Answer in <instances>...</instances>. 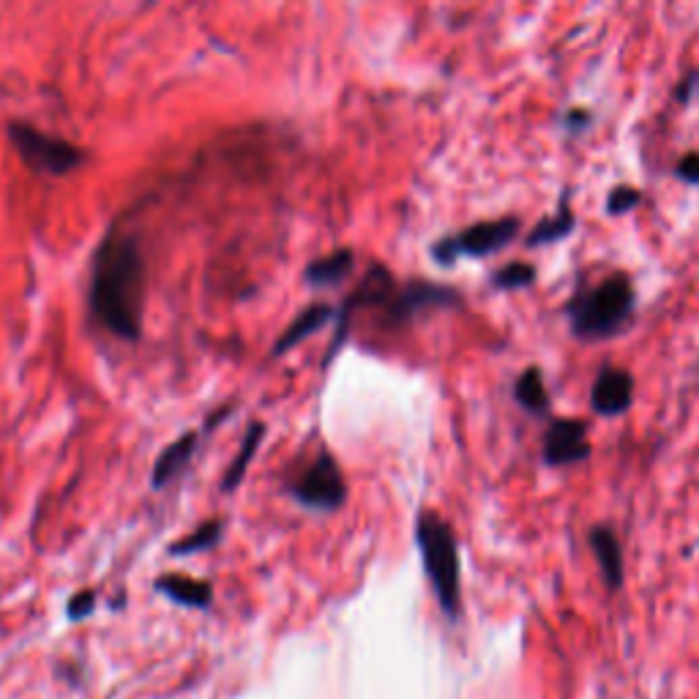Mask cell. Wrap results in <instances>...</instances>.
<instances>
[{
    "instance_id": "6da1fadb",
    "label": "cell",
    "mask_w": 699,
    "mask_h": 699,
    "mask_svg": "<svg viewBox=\"0 0 699 699\" xmlns=\"http://www.w3.org/2000/svg\"><path fill=\"white\" fill-rule=\"evenodd\" d=\"M142 284H145V263L140 243L123 232H110L94 260L90 309L118 339L129 342L140 339Z\"/></svg>"
},
{
    "instance_id": "7a4b0ae2",
    "label": "cell",
    "mask_w": 699,
    "mask_h": 699,
    "mask_svg": "<svg viewBox=\"0 0 699 699\" xmlns=\"http://www.w3.org/2000/svg\"><path fill=\"white\" fill-rule=\"evenodd\" d=\"M631 312H634V287L626 274L610 276L568 306L574 334L579 339L612 337L626 326Z\"/></svg>"
},
{
    "instance_id": "3957f363",
    "label": "cell",
    "mask_w": 699,
    "mask_h": 699,
    "mask_svg": "<svg viewBox=\"0 0 699 699\" xmlns=\"http://www.w3.org/2000/svg\"><path fill=\"white\" fill-rule=\"evenodd\" d=\"M416 538L421 547V558L424 568L432 579L440 607L454 615L459 607V553L457 538H454L451 527L440 520L437 514H421Z\"/></svg>"
},
{
    "instance_id": "277c9868",
    "label": "cell",
    "mask_w": 699,
    "mask_h": 699,
    "mask_svg": "<svg viewBox=\"0 0 699 699\" xmlns=\"http://www.w3.org/2000/svg\"><path fill=\"white\" fill-rule=\"evenodd\" d=\"M9 140L14 142L22 162L39 175H66L85 159V151L74 142L44 134L42 129L28 123H9Z\"/></svg>"
},
{
    "instance_id": "5b68a950",
    "label": "cell",
    "mask_w": 699,
    "mask_h": 699,
    "mask_svg": "<svg viewBox=\"0 0 699 699\" xmlns=\"http://www.w3.org/2000/svg\"><path fill=\"white\" fill-rule=\"evenodd\" d=\"M520 232V221L514 216L498 221H479V225L468 227V230L448 236L432 249L437 263L451 265L457 258H484V254L503 249L511 238Z\"/></svg>"
},
{
    "instance_id": "8992f818",
    "label": "cell",
    "mask_w": 699,
    "mask_h": 699,
    "mask_svg": "<svg viewBox=\"0 0 699 699\" xmlns=\"http://www.w3.org/2000/svg\"><path fill=\"white\" fill-rule=\"evenodd\" d=\"M295 500L306 509L337 511L348 498L345 476L331 454H320L295 484Z\"/></svg>"
},
{
    "instance_id": "52a82bcc",
    "label": "cell",
    "mask_w": 699,
    "mask_h": 699,
    "mask_svg": "<svg viewBox=\"0 0 699 699\" xmlns=\"http://www.w3.org/2000/svg\"><path fill=\"white\" fill-rule=\"evenodd\" d=\"M590 457V446L585 440L582 421H555L544 437V462L547 465H574Z\"/></svg>"
},
{
    "instance_id": "ba28073f",
    "label": "cell",
    "mask_w": 699,
    "mask_h": 699,
    "mask_svg": "<svg viewBox=\"0 0 699 699\" xmlns=\"http://www.w3.org/2000/svg\"><path fill=\"white\" fill-rule=\"evenodd\" d=\"M631 396H634V380L626 369L604 367L596 378L593 391H590V402L593 411L601 416H621L623 411L631 407Z\"/></svg>"
},
{
    "instance_id": "9c48e42d",
    "label": "cell",
    "mask_w": 699,
    "mask_h": 699,
    "mask_svg": "<svg viewBox=\"0 0 699 699\" xmlns=\"http://www.w3.org/2000/svg\"><path fill=\"white\" fill-rule=\"evenodd\" d=\"M195 448H197L195 432H186V435H181L173 446L164 448L156 459V468H153V487L162 490V487H167L175 476L184 473L186 465H189L192 457H195Z\"/></svg>"
},
{
    "instance_id": "30bf717a",
    "label": "cell",
    "mask_w": 699,
    "mask_h": 699,
    "mask_svg": "<svg viewBox=\"0 0 699 699\" xmlns=\"http://www.w3.org/2000/svg\"><path fill=\"white\" fill-rule=\"evenodd\" d=\"M331 317H334L331 306H328V304H312L309 309H304L298 317H295L293 323H290L287 331H284L282 337H280V342L274 345V352H276V356H282V352L293 350L295 345H301L304 339H309L312 334L320 331V328L326 326V323L331 320Z\"/></svg>"
},
{
    "instance_id": "8fae6325",
    "label": "cell",
    "mask_w": 699,
    "mask_h": 699,
    "mask_svg": "<svg viewBox=\"0 0 699 699\" xmlns=\"http://www.w3.org/2000/svg\"><path fill=\"white\" fill-rule=\"evenodd\" d=\"M590 547H593L596 558H599L607 585H610V588H621L623 555L615 533H612L610 527H593V531H590Z\"/></svg>"
},
{
    "instance_id": "7c38bea8",
    "label": "cell",
    "mask_w": 699,
    "mask_h": 699,
    "mask_svg": "<svg viewBox=\"0 0 699 699\" xmlns=\"http://www.w3.org/2000/svg\"><path fill=\"white\" fill-rule=\"evenodd\" d=\"M352 263H356V258H352L350 249H337V252L326 254V258L315 260V263L306 269L304 280L309 284H315V287H328V284H339L345 280V276L352 271Z\"/></svg>"
},
{
    "instance_id": "4fadbf2b",
    "label": "cell",
    "mask_w": 699,
    "mask_h": 699,
    "mask_svg": "<svg viewBox=\"0 0 699 699\" xmlns=\"http://www.w3.org/2000/svg\"><path fill=\"white\" fill-rule=\"evenodd\" d=\"M514 394H516V402L531 413H544L549 407L547 389H544L542 372H538L536 367H531L527 372L520 374V380H516L514 385Z\"/></svg>"
},
{
    "instance_id": "5bb4252c",
    "label": "cell",
    "mask_w": 699,
    "mask_h": 699,
    "mask_svg": "<svg viewBox=\"0 0 699 699\" xmlns=\"http://www.w3.org/2000/svg\"><path fill=\"white\" fill-rule=\"evenodd\" d=\"M159 588H162L170 599L186 607H206L210 601V588L206 582H197V579L164 577L162 582H159Z\"/></svg>"
},
{
    "instance_id": "9a60e30c",
    "label": "cell",
    "mask_w": 699,
    "mask_h": 699,
    "mask_svg": "<svg viewBox=\"0 0 699 699\" xmlns=\"http://www.w3.org/2000/svg\"><path fill=\"white\" fill-rule=\"evenodd\" d=\"M263 435H265V426H263V424H252V429L247 432V440H243L241 451H238L236 462H232L230 470H227V476H225V492L236 490V487L241 484L243 473H247V468H249V462H252V457H254V454H258L260 443H263Z\"/></svg>"
},
{
    "instance_id": "2e32d148",
    "label": "cell",
    "mask_w": 699,
    "mask_h": 699,
    "mask_svg": "<svg viewBox=\"0 0 699 699\" xmlns=\"http://www.w3.org/2000/svg\"><path fill=\"white\" fill-rule=\"evenodd\" d=\"M571 227H574V216H571V210H568L566 203H563L560 214L555 216V219H544L542 225H538L536 230L531 232V238H527V243H531V247H542V243H553V241H558V238L566 236V232L571 230Z\"/></svg>"
},
{
    "instance_id": "e0dca14e",
    "label": "cell",
    "mask_w": 699,
    "mask_h": 699,
    "mask_svg": "<svg viewBox=\"0 0 699 699\" xmlns=\"http://www.w3.org/2000/svg\"><path fill=\"white\" fill-rule=\"evenodd\" d=\"M221 538V522H206L203 527H197L192 536L181 538V542H175L173 547V555H192V553H200V549H208L214 547L216 542Z\"/></svg>"
},
{
    "instance_id": "ac0fdd59",
    "label": "cell",
    "mask_w": 699,
    "mask_h": 699,
    "mask_svg": "<svg viewBox=\"0 0 699 699\" xmlns=\"http://www.w3.org/2000/svg\"><path fill=\"white\" fill-rule=\"evenodd\" d=\"M533 280H536V271H533L531 265H525V263H511L492 276L494 287H500V290L527 287V284H533Z\"/></svg>"
},
{
    "instance_id": "d6986e66",
    "label": "cell",
    "mask_w": 699,
    "mask_h": 699,
    "mask_svg": "<svg viewBox=\"0 0 699 699\" xmlns=\"http://www.w3.org/2000/svg\"><path fill=\"white\" fill-rule=\"evenodd\" d=\"M640 203V192L631 189V186H618L615 192L610 195V203H607V210L610 214H626Z\"/></svg>"
},
{
    "instance_id": "ffe728a7",
    "label": "cell",
    "mask_w": 699,
    "mask_h": 699,
    "mask_svg": "<svg viewBox=\"0 0 699 699\" xmlns=\"http://www.w3.org/2000/svg\"><path fill=\"white\" fill-rule=\"evenodd\" d=\"M678 175L689 184H699V153H689V156L680 159Z\"/></svg>"
},
{
    "instance_id": "44dd1931",
    "label": "cell",
    "mask_w": 699,
    "mask_h": 699,
    "mask_svg": "<svg viewBox=\"0 0 699 699\" xmlns=\"http://www.w3.org/2000/svg\"><path fill=\"white\" fill-rule=\"evenodd\" d=\"M90 610H94V593H83V596H77V599H74L72 604H69L72 618H83V615H88Z\"/></svg>"
},
{
    "instance_id": "7402d4cb",
    "label": "cell",
    "mask_w": 699,
    "mask_h": 699,
    "mask_svg": "<svg viewBox=\"0 0 699 699\" xmlns=\"http://www.w3.org/2000/svg\"><path fill=\"white\" fill-rule=\"evenodd\" d=\"M691 90H695V94L699 96V72L691 74V77L686 79L684 85H680V88H678V96H680V99H689Z\"/></svg>"
}]
</instances>
